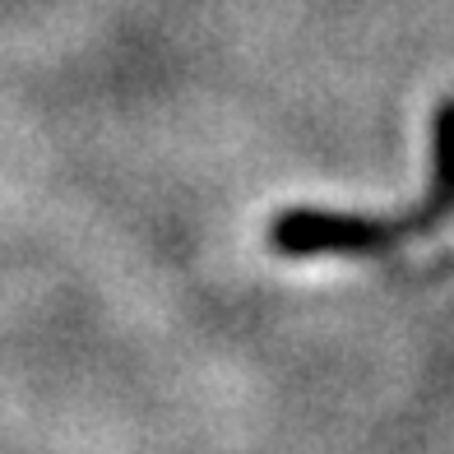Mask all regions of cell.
<instances>
[{"instance_id":"cell-1","label":"cell","mask_w":454,"mask_h":454,"mask_svg":"<svg viewBox=\"0 0 454 454\" xmlns=\"http://www.w3.org/2000/svg\"><path fill=\"white\" fill-rule=\"evenodd\" d=\"M454 209V102H445L436 116V181L418 214L408 218H339V214H287L274 227V241L293 255L316 251H389L418 232H431Z\"/></svg>"}]
</instances>
